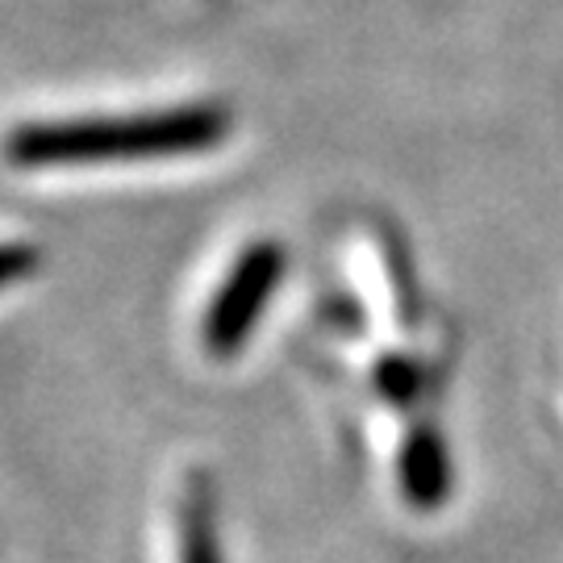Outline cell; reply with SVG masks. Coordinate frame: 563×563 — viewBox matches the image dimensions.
Masks as SVG:
<instances>
[{
	"label": "cell",
	"instance_id": "cell-1",
	"mask_svg": "<svg viewBox=\"0 0 563 563\" xmlns=\"http://www.w3.org/2000/svg\"><path fill=\"white\" fill-rule=\"evenodd\" d=\"M230 113L222 104H180L134 118L34 121L9 134L4 155L18 167H101V163H142L201 155L225 142Z\"/></svg>",
	"mask_w": 563,
	"mask_h": 563
},
{
	"label": "cell",
	"instance_id": "cell-2",
	"mask_svg": "<svg viewBox=\"0 0 563 563\" xmlns=\"http://www.w3.org/2000/svg\"><path fill=\"white\" fill-rule=\"evenodd\" d=\"M284 276V251L276 242H251L239 255V263L225 272L218 297L209 301L201 322V342L213 360H230L251 330L260 313L272 301V288Z\"/></svg>",
	"mask_w": 563,
	"mask_h": 563
},
{
	"label": "cell",
	"instance_id": "cell-3",
	"mask_svg": "<svg viewBox=\"0 0 563 563\" xmlns=\"http://www.w3.org/2000/svg\"><path fill=\"white\" fill-rule=\"evenodd\" d=\"M401 484H405V497L413 505H434L443 497L446 460L430 434H413L409 439L401 460Z\"/></svg>",
	"mask_w": 563,
	"mask_h": 563
},
{
	"label": "cell",
	"instance_id": "cell-4",
	"mask_svg": "<svg viewBox=\"0 0 563 563\" xmlns=\"http://www.w3.org/2000/svg\"><path fill=\"white\" fill-rule=\"evenodd\" d=\"M184 543L180 555L184 563H218V539L209 530V505H205V493L197 488L192 501L184 505Z\"/></svg>",
	"mask_w": 563,
	"mask_h": 563
},
{
	"label": "cell",
	"instance_id": "cell-5",
	"mask_svg": "<svg viewBox=\"0 0 563 563\" xmlns=\"http://www.w3.org/2000/svg\"><path fill=\"white\" fill-rule=\"evenodd\" d=\"M38 267V251L30 242H0V288L25 280Z\"/></svg>",
	"mask_w": 563,
	"mask_h": 563
}]
</instances>
